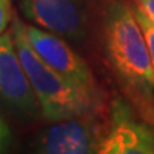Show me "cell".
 I'll return each mask as SVG.
<instances>
[{
    "instance_id": "cell-1",
    "label": "cell",
    "mask_w": 154,
    "mask_h": 154,
    "mask_svg": "<svg viewBox=\"0 0 154 154\" xmlns=\"http://www.w3.org/2000/svg\"><path fill=\"white\" fill-rule=\"evenodd\" d=\"M103 49L124 99L141 119L154 123V72L131 5L123 0L107 2L103 13Z\"/></svg>"
},
{
    "instance_id": "cell-2",
    "label": "cell",
    "mask_w": 154,
    "mask_h": 154,
    "mask_svg": "<svg viewBox=\"0 0 154 154\" xmlns=\"http://www.w3.org/2000/svg\"><path fill=\"white\" fill-rule=\"evenodd\" d=\"M11 34L30 86L37 99L40 114L46 121L56 123L77 116L97 111L99 93L77 86L53 70L32 49L23 33L22 20L17 16L11 22Z\"/></svg>"
},
{
    "instance_id": "cell-3",
    "label": "cell",
    "mask_w": 154,
    "mask_h": 154,
    "mask_svg": "<svg viewBox=\"0 0 154 154\" xmlns=\"http://www.w3.org/2000/svg\"><path fill=\"white\" fill-rule=\"evenodd\" d=\"M109 130L99 113H87L72 119L50 123L38 133L33 149L43 154H93L99 153Z\"/></svg>"
},
{
    "instance_id": "cell-4",
    "label": "cell",
    "mask_w": 154,
    "mask_h": 154,
    "mask_svg": "<svg viewBox=\"0 0 154 154\" xmlns=\"http://www.w3.org/2000/svg\"><path fill=\"white\" fill-rule=\"evenodd\" d=\"M20 10L29 22L82 44L88 38L90 9L87 0H19Z\"/></svg>"
},
{
    "instance_id": "cell-5",
    "label": "cell",
    "mask_w": 154,
    "mask_h": 154,
    "mask_svg": "<svg viewBox=\"0 0 154 154\" xmlns=\"http://www.w3.org/2000/svg\"><path fill=\"white\" fill-rule=\"evenodd\" d=\"M0 106L19 120L33 121L40 114L37 99L30 86L13 34H0Z\"/></svg>"
},
{
    "instance_id": "cell-6",
    "label": "cell",
    "mask_w": 154,
    "mask_h": 154,
    "mask_svg": "<svg viewBox=\"0 0 154 154\" xmlns=\"http://www.w3.org/2000/svg\"><path fill=\"white\" fill-rule=\"evenodd\" d=\"M22 29L32 49L47 66L77 86L99 93L88 64L66 38L32 23L26 24L22 22Z\"/></svg>"
},
{
    "instance_id": "cell-7",
    "label": "cell",
    "mask_w": 154,
    "mask_h": 154,
    "mask_svg": "<svg viewBox=\"0 0 154 154\" xmlns=\"http://www.w3.org/2000/svg\"><path fill=\"white\" fill-rule=\"evenodd\" d=\"M134 113L126 99L113 101L109 130L99 154H154V123Z\"/></svg>"
},
{
    "instance_id": "cell-8",
    "label": "cell",
    "mask_w": 154,
    "mask_h": 154,
    "mask_svg": "<svg viewBox=\"0 0 154 154\" xmlns=\"http://www.w3.org/2000/svg\"><path fill=\"white\" fill-rule=\"evenodd\" d=\"M131 7H133V13H134L140 27L143 30L144 38H146V43H147V49H149V53H150V60H151L153 72H154V22H151L147 16H144L137 7H134L133 5Z\"/></svg>"
},
{
    "instance_id": "cell-9",
    "label": "cell",
    "mask_w": 154,
    "mask_h": 154,
    "mask_svg": "<svg viewBox=\"0 0 154 154\" xmlns=\"http://www.w3.org/2000/svg\"><path fill=\"white\" fill-rule=\"evenodd\" d=\"M13 7L11 0H0V34L7 32L13 22Z\"/></svg>"
},
{
    "instance_id": "cell-10",
    "label": "cell",
    "mask_w": 154,
    "mask_h": 154,
    "mask_svg": "<svg viewBox=\"0 0 154 154\" xmlns=\"http://www.w3.org/2000/svg\"><path fill=\"white\" fill-rule=\"evenodd\" d=\"M134 7H137L138 10L143 13L144 16H147L154 22V0H134Z\"/></svg>"
},
{
    "instance_id": "cell-11",
    "label": "cell",
    "mask_w": 154,
    "mask_h": 154,
    "mask_svg": "<svg viewBox=\"0 0 154 154\" xmlns=\"http://www.w3.org/2000/svg\"><path fill=\"white\" fill-rule=\"evenodd\" d=\"M10 140H11L10 128L7 127V124L0 117V151L7 149V146L10 144Z\"/></svg>"
}]
</instances>
